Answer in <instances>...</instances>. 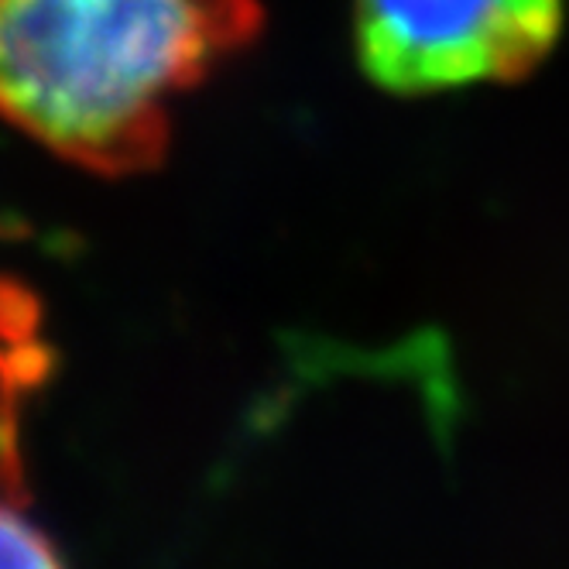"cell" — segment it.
<instances>
[{"label": "cell", "mask_w": 569, "mask_h": 569, "mask_svg": "<svg viewBox=\"0 0 569 569\" xmlns=\"http://www.w3.org/2000/svg\"><path fill=\"white\" fill-rule=\"evenodd\" d=\"M0 569H66L56 546L21 518L14 508L0 505Z\"/></svg>", "instance_id": "3957f363"}, {"label": "cell", "mask_w": 569, "mask_h": 569, "mask_svg": "<svg viewBox=\"0 0 569 569\" xmlns=\"http://www.w3.org/2000/svg\"><path fill=\"white\" fill-rule=\"evenodd\" d=\"M562 0H357L363 76L388 93L511 83L556 46Z\"/></svg>", "instance_id": "7a4b0ae2"}, {"label": "cell", "mask_w": 569, "mask_h": 569, "mask_svg": "<svg viewBox=\"0 0 569 569\" xmlns=\"http://www.w3.org/2000/svg\"><path fill=\"white\" fill-rule=\"evenodd\" d=\"M258 28V0H0V117L87 172L154 169L176 100Z\"/></svg>", "instance_id": "6da1fadb"}]
</instances>
